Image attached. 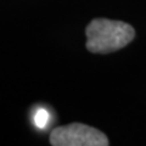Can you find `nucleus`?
<instances>
[{"instance_id": "f257e3e1", "label": "nucleus", "mask_w": 146, "mask_h": 146, "mask_svg": "<svg viewBox=\"0 0 146 146\" xmlns=\"http://www.w3.org/2000/svg\"><path fill=\"white\" fill-rule=\"evenodd\" d=\"M86 49L93 54H110L127 46L135 36L130 25L122 21L95 18L86 26Z\"/></svg>"}, {"instance_id": "f03ea898", "label": "nucleus", "mask_w": 146, "mask_h": 146, "mask_svg": "<svg viewBox=\"0 0 146 146\" xmlns=\"http://www.w3.org/2000/svg\"><path fill=\"white\" fill-rule=\"evenodd\" d=\"M52 146H107L108 139L102 131L83 123L57 127L50 133Z\"/></svg>"}]
</instances>
